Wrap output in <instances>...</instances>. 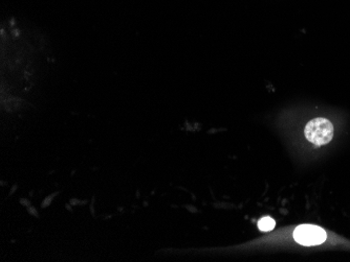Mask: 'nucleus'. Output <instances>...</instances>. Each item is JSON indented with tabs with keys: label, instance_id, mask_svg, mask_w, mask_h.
Listing matches in <instances>:
<instances>
[{
	"label": "nucleus",
	"instance_id": "nucleus-1",
	"mask_svg": "<svg viewBox=\"0 0 350 262\" xmlns=\"http://www.w3.org/2000/svg\"><path fill=\"white\" fill-rule=\"evenodd\" d=\"M304 135L311 143L317 146L325 145L331 142L334 137V126L326 118H314L306 125Z\"/></svg>",
	"mask_w": 350,
	"mask_h": 262
},
{
	"label": "nucleus",
	"instance_id": "nucleus-2",
	"mask_svg": "<svg viewBox=\"0 0 350 262\" xmlns=\"http://www.w3.org/2000/svg\"><path fill=\"white\" fill-rule=\"evenodd\" d=\"M294 238L298 244L303 246H317L327 238L326 232L318 226L302 225L294 231Z\"/></svg>",
	"mask_w": 350,
	"mask_h": 262
},
{
	"label": "nucleus",
	"instance_id": "nucleus-3",
	"mask_svg": "<svg viewBox=\"0 0 350 262\" xmlns=\"http://www.w3.org/2000/svg\"><path fill=\"white\" fill-rule=\"evenodd\" d=\"M276 226V223H275V220L272 218V217H269V216H265V217H262L261 219H260L258 221V228L260 231H263V232H267V231H272Z\"/></svg>",
	"mask_w": 350,
	"mask_h": 262
}]
</instances>
